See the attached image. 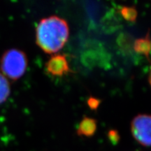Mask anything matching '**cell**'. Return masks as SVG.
Listing matches in <instances>:
<instances>
[{"mask_svg":"<svg viewBox=\"0 0 151 151\" xmlns=\"http://www.w3.org/2000/svg\"><path fill=\"white\" fill-rule=\"evenodd\" d=\"M120 13L122 18L129 22H134L138 16L137 10L134 6H123L120 8Z\"/></svg>","mask_w":151,"mask_h":151,"instance_id":"ba28073f","label":"cell"},{"mask_svg":"<svg viewBox=\"0 0 151 151\" xmlns=\"http://www.w3.org/2000/svg\"><path fill=\"white\" fill-rule=\"evenodd\" d=\"M27 55L17 48L5 51L0 60V69L3 75L12 81L21 78L27 70Z\"/></svg>","mask_w":151,"mask_h":151,"instance_id":"7a4b0ae2","label":"cell"},{"mask_svg":"<svg viewBox=\"0 0 151 151\" xmlns=\"http://www.w3.org/2000/svg\"><path fill=\"white\" fill-rule=\"evenodd\" d=\"M11 93L10 85L7 78L0 73V104L8 99Z\"/></svg>","mask_w":151,"mask_h":151,"instance_id":"52a82bcc","label":"cell"},{"mask_svg":"<svg viewBox=\"0 0 151 151\" xmlns=\"http://www.w3.org/2000/svg\"><path fill=\"white\" fill-rule=\"evenodd\" d=\"M148 80H149V83H150V85L151 86V69H150V74H149Z\"/></svg>","mask_w":151,"mask_h":151,"instance_id":"8fae6325","label":"cell"},{"mask_svg":"<svg viewBox=\"0 0 151 151\" xmlns=\"http://www.w3.org/2000/svg\"><path fill=\"white\" fill-rule=\"evenodd\" d=\"M108 137L109 140L113 143H117L120 139V136L118 134V132L116 130H110L108 133Z\"/></svg>","mask_w":151,"mask_h":151,"instance_id":"30bf717a","label":"cell"},{"mask_svg":"<svg viewBox=\"0 0 151 151\" xmlns=\"http://www.w3.org/2000/svg\"><path fill=\"white\" fill-rule=\"evenodd\" d=\"M46 69L48 73L55 77L64 76L71 71L67 57L62 54L50 57L46 63Z\"/></svg>","mask_w":151,"mask_h":151,"instance_id":"277c9868","label":"cell"},{"mask_svg":"<svg viewBox=\"0 0 151 151\" xmlns=\"http://www.w3.org/2000/svg\"><path fill=\"white\" fill-rule=\"evenodd\" d=\"M131 132L139 144L151 146V115L139 114L132 119Z\"/></svg>","mask_w":151,"mask_h":151,"instance_id":"3957f363","label":"cell"},{"mask_svg":"<svg viewBox=\"0 0 151 151\" xmlns=\"http://www.w3.org/2000/svg\"><path fill=\"white\" fill-rule=\"evenodd\" d=\"M134 50L139 54L143 55L148 58L151 50V39L149 33L144 37L138 39L134 43Z\"/></svg>","mask_w":151,"mask_h":151,"instance_id":"8992f818","label":"cell"},{"mask_svg":"<svg viewBox=\"0 0 151 151\" xmlns=\"http://www.w3.org/2000/svg\"><path fill=\"white\" fill-rule=\"evenodd\" d=\"M69 37V27L65 19L58 16L42 18L36 28V43L47 54L59 52Z\"/></svg>","mask_w":151,"mask_h":151,"instance_id":"6da1fadb","label":"cell"},{"mask_svg":"<svg viewBox=\"0 0 151 151\" xmlns=\"http://www.w3.org/2000/svg\"><path fill=\"white\" fill-rule=\"evenodd\" d=\"M97 129V121L94 118L84 116L79 122L77 134L80 137H91L94 135Z\"/></svg>","mask_w":151,"mask_h":151,"instance_id":"5b68a950","label":"cell"},{"mask_svg":"<svg viewBox=\"0 0 151 151\" xmlns=\"http://www.w3.org/2000/svg\"><path fill=\"white\" fill-rule=\"evenodd\" d=\"M100 103H101L100 99H98L95 97H90L88 100V106L92 110H96L99 106Z\"/></svg>","mask_w":151,"mask_h":151,"instance_id":"9c48e42d","label":"cell"}]
</instances>
